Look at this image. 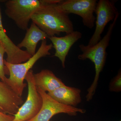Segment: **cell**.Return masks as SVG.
<instances>
[{
    "mask_svg": "<svg viewBox=\"0 0 121 121\" xmlns=\"http://www.w3.org/2000/svg\"><path fill=\"white\" fill-rule=\"evenodd\" d=\"M59 3L43 6L31 18L32 22L48 37L59 35L62 32L69 34L74 31L73 25L69 15L59 8Z\"/></svg>",
    "mask_w": 121,
    "mask_h": 121,
    "instance_id": "cell-1",
    "label": "cell"
},
{
    "mask_svg": "<svg viewBox=\"0 0 121 121\" xmlns=\"http://www.w3.org/2000/svg\"><path fill=\"white\" fill-rule=\"evenodd\" d=\"M119 13L117 14L113 21L110 24L107 32L104 37L95 44L91 47L81 44L79 48L82 52L78 56V58L81 60H90L94 64L95 67V74L93 82L87 89V93L86 96L87 102L93 98L95 94L99 75L104 68L107 59L106 49L109 45L111 36L116 25Z\"/></svg>",
    "mask_w": 121,
    "mask_h": 121,
    "instance_id": "cell-2",
    "label": "cell"
},
{
    "mask_svg": "<svg viewBox=\"0 0 121 121\" xmlns=\"http://www.w3.org/2000/svg\"><path fill=\"white\" fill-rule=\"evenodd\" d=\"M53 48L52 43L48 44L47 40L42 41L40 47L35 54L24 62L13 64L4 60L5 67L8 70L9 77L7 78L5 83L19 96L22 97L24 89L27 86L24 80L27 74L39 59L50 56V51Z\"/></svg>",
    "mask_w": 121,
    "mask_h": 121,
    "instance_id": "cell-3",
    "label": "cell"
},
{
    "mask_svg": "<svg viewBox=\"0 0 121 121\" xmlns=\"http://www.w3.org/2000/svg\"><path fill=\"white\" fill-rule=\"evenodd\" d=\"M61 0H9L5 3V13L19 28L26 30L32 15L47 5Z\"/></svg>",
    "mask_w": 121,
    "mask_h": 121,
    "instance_id": "cell-4",
    "label": "cell"
},
{
    "mask_svg": "<svg viewBox=\"0 0 121 121\" xmlns=\"http://www.w3.org/2000/svg\"><path fill=\"white\" fill-rule=\"evenodd\" d=\"M34 73L30 70L26 75L25 80L27 83L28 92L27 99L13 115L12 121H27L37 114L43 104L42 97L37 91L35 83Z\"/></svg>",
    "mask_w": 121,
    "mask_h": 121,
    "instance_id": "cell-5",
    "label": "cell"
},
{
    "mask_svg": "<svg viewBox=\"0 0 121 121\" xmlns=\"http://www.w3.org/2000/svg\"><path fill=\"white\" fill-rule=\"evenodd\" d=\"M37 91L42 97L43 104L39 113L32 119L27 121H50L53 116L59 113L76 116L78 113H86L84 109L66 105L53 99L48 93L37 87Z\"/></svg>",
    "mask_w": 121,
    "mask_h": 121,
    "instance_id": "cell-6",
    "label": "cell"
},
{
    "mask_svg": "<svg viewBox=\"0 0 121 121\" xmlns=\"http://www.w3.org/2000/svg\"><path fill=\"white\" fill-rule=\"evenodd\" d=\"M97 2V0H61L57 5L61 10L68 15L73 13L79 16L83 25L92 29L95 25L94 13Z\"/></svg>",
    "mask_w": 121,
    "mask_h": 121,
    "instance_id": "cell-7",
    "label": "cell"
},
{
    "mask_svg": "<svg viewBox=\"0 0 121 121\" xmlns=\"http://www.w3.org/2000/svg\"><path fill=\"white\" fill-rule=\"evenodd\" d=\"M117 1L110 0H99L98 1L95 13L96 15L95 30L87 46H93L100 41L106 26L110 21L113 22L119 13L115 6Z\"/></svg>",
    "mask_w": 121,
    "mask_h": 121,
    "instance_id": "cell-8",
    "label": "cell"
},
{
    "mask_svg": "<svg viewBox=\"0 0 121 121\" xmlns=\"http://www.w3.org/2000/svg\"><path fill=\"white\" fill-rule=\"evenodd\" d=\"M0 43L5 50L7 55L6 61L13 64L24 62L32 56L26 51L18 48L9 37L2 24V16L0 7Z\"/></svg>",
    "mask_w": 121,
    "mask_h": 121,
    "instance_id": "cell-9",
    "label": "cell"
},
{
    "mask_svg": "<svg viewBox=\"0 0 121 121\" xmlns=\"http://www.w3.org/2000/svg\"><path fill=\"white\" fill-rule=\"evenodd\" d=\"M82 33L80 32L74 31L62 37L54 36L48 37L55 50L54 56L58 58L63 68L65 67L66 58L70 49L74 44L82 37Z\"/></svg>",
    "mask_w": 121,
    "mask_h": 121,
    "instance_id": "cell-10",
    "label": "cell"
},
{
    "mask_svg": "<svg viewBox=\"0 0 121 121\" xmlns=\"http://www.w3.org/2000/svg\"><path fill=\"white\" fill-rule=\"evenodd\" d=\"M23 103L22 97L17 95L8 85L0 80V110L13 115Z\"/></svg>",
    "mask_w": 121,
    "mask_h": 121,
    "instance_id": "cell-11",
    "label": "cell"
},
{
    "mask_svg": "<svg viewBox=\"0 0 121 121\" xmlns=\"http://www.w3.org/2000/svg\"><path fill=\"white\" fill-rule=\"evenodd\" d=\"M81 93L80 89L65 85L47 93L51 97L60 103L77 107L82 102Z\"/></svg>",
    "mask_w": 121,
    "mask_h": 121,
    "instance_id": "cell-12",
    "label": "cell"
},
{
    "mask_svg": "<svg viewBox=\"0 0 121 121\" xmlns=\"http://www.w3.org/2000/svg\"><path fill=\"white\" fill-rule=\"evenodd\" d=\"M25 36L21 43L17 44L20 48H26V51L31 56L36 52L37 44L40 41L47 40L48 36L44 32L32 22L29 28L26 30Z\"/></svg>",
    "mask_w": 121,
    "mask_h": 121,
    "instance_id": "cell-13",
    "label": "cell"
},
{
    "mask_svg": "<svg viewBox=\"0 0 121 121\" xmlns=\"http://www.w3.org/2000/svg\"><path fill=\"white\" fill-rule=\"evenodd\" d=\"M34 75L37 87L48 93L65 85L61 79L48 69L42 70L39 73L34 74Z\"/></svg>",
    "mask_w": 121,
    "mask_h": 121,
    "instance_id": "cell-14",
    "label": "cell"
},
{
    "mask_svg": "<svg viewBox=\"0 0 121 121\" xmlns=\"http://www.w3.org/2000/svg\"><path fill=\"white\" fill-rule=\"evenodd\" d=\"M109 91L111 92H119L121 91V71L119 70L117 75L111 79L109 86Z\"/></svg>",
    "mask_w": 121,
    "mask_h": 121,
    "instance_id": "cell-15",
    "label": "cell"
},
{
    "mask_svg": "<svg viewBox=\"0 0 121 121\" xmlns=\"http://www.w3.org/2000/svg\"><path fill=\"white\" fill-rule=\"evenodd\" d=\"M5 53V50L0 43V79L4 82H5L7 78L5 76L4 56Z\"/></svg>",
    "mask_w": 121,
    "mask_h": 121,
    "instance_id": "cell-16",
    "label": "cell"
},
{
    "mask_svg": "<svg viewBox=\"0 0 121 121\" xmlns=\"http://www.w3.org/2000/svg\"><path fill=\"white\" fill-rule=\"evenodd\" d=\"M13 118V115L5 113L0 110V121H12Z\"/></svg>",
    "mask_w": 121,
    "mask_h": 121,
    "instance_id": "cell-17",
    "label": "cell"
},
{
    "mask_svg": "<svg viewBox=\"0 0 121 121\" xmlns=\"http://www.w3.org/2000/svg\"></svg>",
    "mask_w": 121,
    "mask_h": 121,
    "instance_id": "cell-18",
    "label": "cell"
},
{
    "mask_svg": "<svg viewBox=\"0 0 121 121\" xmlns=\"http://www.w3.org/2000/svg\"></svg>",
    "mask_w": 121,
    "mask_h": 121,
    "instance_id": "cell-19",
    "label": "cell"
}]
</instances>
